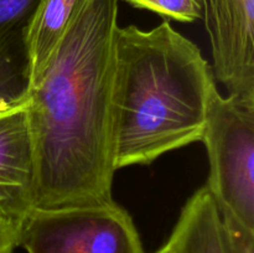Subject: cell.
Masks as SVG:
<instances>
[{"mask_svg": "<svg viewBox=\"0 0 254 253\" xmlns=\"http://www.w3.org/2000/svg\"><path fill=\"white\" fill-rule=\"evenodd\" d=\"M220 215L226 253H254V231L241 225L231 216Z\"/></svg>", "mask_w": 254, "mask_h": 253, "instance_id": "cell-11", "label": "cell"}, {"mask_svg": "<svg viewBox=\"0 0 254 253\" xmlns=\"http://www.w3.org/2000/svg\"><path fill=\"white\" fill-rule=\"evenodd\" d=\"M17 247V231L0 222V253H14Z\"/></svg>", "mask_w": 254, "mask_h": 253, "instance_id": "cell-12", "label": "cell"}, {"mask_svg": "<svg viewBox=\"0 0 254 253\" xmlns=\"http://www.w3.org/2000/svg\"><path fill=\"white\" fill-rule=\"evenodd\" d=\"M35 202L36 168L24 101L0 111V222L17 231Z\"/></svg>", "mask_w": 254, "mask_h": 253, "instance_id": "cell-6", "label": "cell"}, {"mask_svg": "<svg viewBox=\"0 0 254 253\" xmlns=\"http://www.w3.org/2000/svg\"><path fill=\"white\" fill-rule=\"evenodd\" d=\"M155 253H179V252L178 250H176L175 245L173 243V241H171L170 238H168V241H166V242L164 243V245L161 246Z\"/></svg>", "mask_w": 254, "mask_h": 253, "instance_id": "cell-13", "label": "cell"}, {"mask_svg": "<svg viewBox=\"0 0 254 253\" xmlns=\"http://www.w3.org/2000/svg\"><path fill=\"white\" fill-rule=\"evenodd\" d=\"M121 1V0H118ZM138 9L153 11L179 22H193L202 17V0H122Z\"/></svg>", "mask_w": 254, "mask_h": 253, "instance_id": "cell-10", "label": "cell"}, {"mask_svg": "<svg viewBox=\"0 0 254 253\" xmlns=\"http://www.w3.org/2000/svg\"><path fill=\"white\" fill-rule=\"evenodd\" d=\"M40 0H0V111L22 103L32 83L30 30Z\"/></svg>", "mask_w": 254, "mask_h": 253, "instance_id": "cell-7", "label": "cell"}, {"mask_svg": "<svg viewBox=\"0 0 254 253\" xmlns=\"http://www.w3.org/2000/svg\"><path fill=\"white\" fill-rule=\"evenodd\" d=\"M212 73L230 96L254 104V0H202Z\"/></svg>", "mask_w": 254, "mask_h": 253, "instance_id": "cell-5", "label": "cell"}, {"mask_svg": "<svg viewBox=\"0 0 254 253\" xmlns=\"http://www.w3.org/2000/svg\"><path fill=\"white\" fill-rule=\"evenodd\" d=\"M27 253H145L133 218L116 201L36 208L17 230Z\"/></svg>", "mask_w": 254, "mask_h": 253, "instance_id": "cell-4", "label": "cell"}, {"mask_svg": "<svg viewBox=\"0 0 254 253\" xmlns=\"http://www.w3.org/2000/svg\"><path fill=\"white\" fill-rule=\"evenodd\" d=\"M201 141L210 163L206 186L218 211L254 231V104L213 87Z\"/></svg>", "mask_w": 254, "mask_h": 253, "instance_id": "cell-3", "label": "cell"}, {"mask_svg": "<svg viewBox=\"0 0 254 253\" xmlns=\"http://www.w3.org/2000/svg\"><path fill=\"white\" fill-rule=\"evenodd\" d=\"M118 0H79L27 96L36 208L113 201Z\"/></svg>", "mask_w": 254, "mask_h": 253, "instance_id": "cell-1", "label": "cell"}, {"mask_svg": "<svg viewBox=\"0 0 254 253\" xmlns=\"http://www.w3.org/2000/svg\"><path fill=\"white\" fill-rule=\"evenodd\" d=\"M78 1L79 0H40L30 30L32 82L40 76L49 61Z\"/></svg>", "mask_w": 254, "mask_h": 253, "instance_id": "cell-9", "label": "cell"}, {"mask_svg": "<svg viewBox=\"0 0 254 253\" xmlns=\"http://www.w3.org/2000/svg\"><path fill=\"white\" fill-rule=\"evenodd\" d=\"M169 238L179 253H226L222 220L207 186L198 189L184 205Z\"/></svg>", "mask_w": 254, "mask_h": 253, "instance_id": "cell-8", "label": "cell"}, {"mask_svg": "<svg viewBox=\"0 0 254 253\" xmlns=\"http://www.w3.org/2000/svg\"><path fill=\"white\" fill-rule=\"evenodd\" d=\"M212 68L168 20L151 30L118 26L114 42L113 149L117 170L149 165L201 141Z\"/></svg>", "mask_w": 254, "mask_h": 253, "instance_id": "cell-2", "label": "cell"}]
</instances>
